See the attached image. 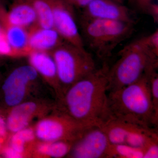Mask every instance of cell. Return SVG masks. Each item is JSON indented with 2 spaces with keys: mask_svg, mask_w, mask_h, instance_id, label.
I'll list each match as a JSON object with an SVG mask.
<instances>
[{
  "mask_svg": "<svg viewBox=\"0 0 158 158\" xmlns=\"http://www.w3.org/2000/svg\"><path fill=\"white\" fill-rule=\"evenodd\" d=\"M109 68L104 62L101 67L71 85L59 98L57 110L83 125L102 127L110 118Z\"/></svg>",
  "mask_w": 158,
  "mask_h": 158,
  "instance_id": "6da1fadb",
  "label": "cell"
},
{
  "mask_svg": "<svg viewBox=\"0 0 158 158\" xmlns=\"http://www.w3.org/2000/svg\"><path fill=\"white\" fill-rule=\"evenodd\" d=\"M150 76H144L131 85L108 92L110 118L156 129L158 113L153 105Z\"/></svg>",
  "mask_w": 158,
  "mask_h": 158,
  "instance_id": "7a4b0ae2",
  "label": "cell"
},
{
  "mask_svg": "<svg viewBox=\"0 0 158 158\" xmlns=\"http://www.w3.org/2000/svg\"><path fill=\"white\" fill-rule=\"evenodd\" d=\"M118 56L108 71V92L131 85L157 70L158 56L148 46L144 37L126 46Z\"/></svg>",
  "mask_w": 158,
  "mask_h": 158,
  "instance_id": "3957f363",
  "label": "cell"
},
{
  "mask_svg": "<svg viewBox=\"0 0 158 158\" xmlns=\"http://www.w3.org/2000/svg\"><path fill=\"white\" fill-rule=\"evenodd\" d=\"M52 55L56 66L59 98L71 85L98 68L90 52L65 41L52 51Z\"/></svg>",
  "mask_w": 158,
  "mask_h": 158,
  "instance_id": "277c9868",
  "label": "cell"
},
{
  "mask_svg": "<svg viewBox=\"0 0 158 158\" xmlns=\"http://www.w3.org/2000/svg\"><path fill=\"white\" fill-rule=\"evenodd\" d=\"M83 31L89 48L100 59L111 56L117 46L128 38L133 23L105 19H84Z\"/></svg>",
  "mask_w": 158,
  "mask_h": 158,
  "instance_id": "5b68a950",
  "label": "cell"
},
{
  "mask_svg": "<svg viewBox=\"0 0 158 158\" xmlns=\"http://www.w3.org/2000/svg\"><path fill=\"white\" fill-rule=\"evenodd\" d=\"M59 110L53 115L44 118L36 124L35 136L42 142L64 140L73 142L86 128Z\"/></svg>",
  "mask_w": 158,
  "mask_h": 158,
  "instance_id": "8992f818",
  "label": "cell"
},
{
  "mask_svg": "<svg viewBox=\"0 0 158 158\" xmlns=\"http://www.w3.org/2000/svg\"><path fill=\"white\" fill-rule=\"evenodd\" d=\"M110 145L103 129L91 126L74 141L68 155L75 158H109Z\"/></svg>",
  "mask_w": 158,
  "mask_h": 158,
  "instance_id": "52a82bcc",
  "label": "cell"
},
{
  "mask_svg": "<svg viewBox=\"0 0 158 158\" xmlns=\"http://www.w3.org/2000/svg\"><path fill=\"white\" fill-rule=\"evenodd\" d=\"M38 75L30 64L21 65L12 71L2 88L6 104L12 108L25 101L29 89L36 81Z\"/></svg>",
  "mask_w": 158,
  "mask_h": 158,
  "instance_id": "ba28073f",
  "label": "cell"
},
{
  "mask_svg": "<svg viewBox=\"0 0 158 158\" xmlns=\"http://www.w3.org/2000/svg\"><path fill=\"white\" fill-rule=\"evenodd\" d=\"M54 15V28L65 42L85 48L74 15L67 3L63 0H51Z\"/></svg>",
  "mask_w": 158,
  "mask_h": 158,
  "instance_id": "9c48e42d",
  "label": "cell"
},
{
  "mask_svg": "<svg viewBox=\"0 0 158 158\" xmlns=\"http://www.w3.org/2000/svg\"><path fill=\"white\" fill-rule=\"evenodd\" d=\"M85 8L84 19L111 20L135 23L132 14L128 9L113 0H93Z\"/></svg>",
  "mask_w": 158,
  "mask_h": 158,
  "instance_id": "30bf717a",
  "label": "cell"
},
{
  "mask_svg": "<svg viewBox=\"0 0 158 158\" xmlns=\"http://www.w3.org/2000/svg\"><path fill=\"white\" fill-rule=\"evenodd\" d=\"M40 104L34 101H25L11 108L6 121L7 129L14 133L28 127L40 111Z\"/></svg>",
  "mask_w": 158,
  "mask_h": 158,
  "instance_id": "8fae6325",
  "label": "cell"
},
{
  "mask_svg": "<svg viewBox=\"0 0 158 158\" xmlns=\"http://www.w3.org/2000/svg\"><path fill=\"white\" fill-rule=\"evenodd\" d=\"M29 64L38 74L50 83L59 96V86L56 62L52 54L47 52L31 51L28 53Z\"/></svg>",
  "mask_w": 158,
  "mask_h": 158,
  "instance_id": "7c38bea8",
  "label": "cell"
},
{
  "mask_svg": "<svg viewBox=\"0 0 158 158\" xmlns=\"http://www.w3.org/2000/svg\"><path fill=\"white\" fill-rule=\"evenodd\" d=\"M28 34L30 51H52L64 42L54 28H44L39 27L31 30Z\"/></svg>",
  "mask_w": 158,
  "mask_h": 158,
  "instance_id": "4fadbf2b",
  "label": "cell"
},
{
  "mask_svg": "<svg viewBox=\"0 0 158 158\" xmlns=\"http://www.w3.org/2000/svg\"><path fill=\"white\" fill-rule=\"evenodd\" d=\"M10 26L28 27L37 23L34 8L27 0H17L9 11L8 17Z\"/></svg>",
  "mask_w": 158,
  "mask_h": 158,
  "instance_id": "5bb4252c",
  "label": "cell"
},
{
  "mask_svg": "<svg viewBox=\"0 0 158 158\" xmlns=\"http://www.w3.org/2000/svg\"><path fill=\"white\" fill-rule=\"evenodd\" d=\"M73 142L60 140L52 142H43L36 147L40 156L54 158L63 157L68 155Z\"/></svg>",
  "mask_w": 158,
  "mask_h": 158,
  "instance_id": "9a60e30c",
  "label": "cell"
},
{
  "mask_svg": "<svg viewBox=\"0 0 158 158\" xmlns=\"http://www.w3.org/2000/svg\"><path fill=\"white\" fill-rule=\"evenodd\" d=\"M15 54L20 52H30L28 45L29 34L24 28L10 26L6 34Z\"/></svg>",
  "mask_w": 158,
  "mask_h": 158,
  "instance_id": "2e32d148",
  "label": "cell"
},
{
  "mask_svg": "<svg viewBox=\"0 0 158 158\" xmlns=\"http://www.w3.org/2000/svg\"><path fill=\"white\" fill-rule=\"evenodd\" d=\"M35 137L34 130L28 127L13 133L10 140V146L23 156L26 145L34 141Z\"/></svg>",
  "mask_w": 158,
  "mask_h": 158,
  "instance_id": "e0dca14e",
  "label": "cell"
},
{
  "mask_svg": "<svg viewBox=\"0 0 158 158\" xmlns=\"http://www.w3.org/2000/svg\"><path fill=\"white\" fill-rule=\"evenodd\" d=\"M144 149L126 144H111L109 158H143Z\"/></svg>",
  "mask_w": 158,
  "mask_h": 158,
  "instance_id": "ac0fdd59",
  "label": "cell"
},
{
  "mask_svg": "<svg viewBox=\"0 0 158 158\" xmlns=\"http://www.w3.org/2000/svg\"><path fill=\"white\" fill-rule=\"evenodd\" d=\"M149 81L153 105L156 113H158V75L157 71L150 76Z\"/></svg>",
  "mask_w": 158,
  "mask_h": 158,
  "instance_id": "d6986e66",
  "label": "cell"
},
{
  "mask_svg": "<svg viewBox=\"0 0 158 158\" xmlns=\"http://www.w3.org/2000/svg\"><path fill=\"white\" fill-rule=\"evenodd\" d=\"M145 43L150 49L158 56V31L156 30L152 34L143 37Z\"/></svg>",
  "mask_w": 158,
  "mask_h": 158,
  "instance_id": "ffe728a7",
  "label": "cell"
},
{
  "mask_svg": "<svg viewBox=\"0 0 158 158\" xmlns=\"http://www.w3.org/2000/svg\"><path fill=\"white\" fill-rule=\"evenodd\" d=\"M14 51L7 40L6 34L0 32V54L10 55Z\"/></svg>",
  "mask_w": 158,
  "mask_h": 158,
  "instance_id": "44dd1931",
  "label": "cell"
},
{
  "mask_svg": "<svg viewBox=\"0 0 158 158\" xmlns=\"http://www.w3.org/2000/svg\"><path fill=\"white\" fill-rule=\"evenodd\" d=\"M158 158V142L150 144L144 149L143 158Z\"/></svg>",
  "mask_w": 158,
  "mask_h": 158,
  "instance_id": "7402d4cb",
  "label": "cell"
},
{
  "mask_svg": "<svg viewBox=\"0 0 158 158\" xmlns=\"http://www.w3.org/2000/svg\"><path fill=\"white\" fill-rule=\"evenodd\" d=\"M3 155L5 157L9 158H19L23 157V156L11 148L10 146L4 149Z\"/></svg>",
  "mask_w": 158,
  "mask_h": 158,
  "instance_id": "603a6c76",
  "label": "cell"
},
{
  "mask_svg": "<svg viewBox=\"0 0 158 158\" xmlns=\"http://www.w3.org/2000/svg\"><path fill=\"white\" fill-rule=\"evenodd\" d=\"M63 1L68 4H72L75 6L85 7L89 3L93 0H63ZM116 1V0H114Z\"/></svg>",
  "mask_w": 158,
  "mask_h": 158,
  "instance_id": "cb8c5ba5",
  "label": "cell"
},
{
  "mask_svg": "<svg viewBox=\"0 0 158 158\" xmlns=\"http://www.w3.org/2000/svg\"><path fill=\"white\" fill-rule=\"evenodd\" d=\"M7 129L6 122L0 116V137H4L6 135Z\"/></svg>",
  "mask_w": 158,
  "mask_h": 158,
  "instance_id": "d4e9b609",
  "label": "cell"
},
{
  "mask_svg": "<svg viewBox=\"0 0 158 158\" xmlns=\"http://www.w3.org/2000/svg\"><path fill=\"white\" fill-rule=\"evenodd\" d=\"M141 1L142 5H143V6H144V9H146V11H147L148 9V6L147 3L148 0H141Z\"/></svg>",
  "mask_w": 158,
  "mask_h": 158,
  "instance_id": "484cf974",
  "label": "cell"
},
{
  "mask_svg": "<svg viewBox=\"0 0 158 158\" xmlns=\"http://www.w3.org/2000/svg\"><path fill=\"white\" fill-rule=\"evenodd\" d=\"M0 146H1V144H0Z\"/></svg>",
  "mask_w": 158,
  "mask_h": 158,
  "instance_id": "4316f807",
  "label": "cell"
}]
</instances>
